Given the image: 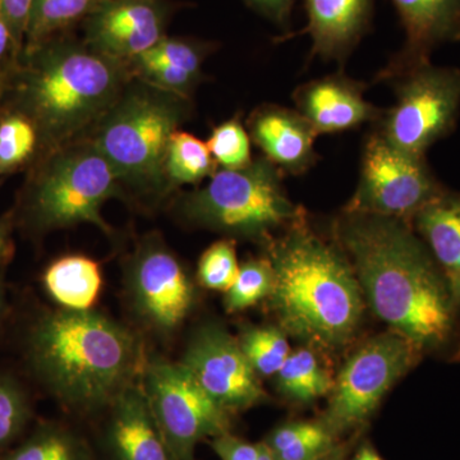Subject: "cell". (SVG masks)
<instances>
[{
  "mask_svg": "<svg viewBox=\"0 0 460 460\" xmlns=\"http://www.w3.org/2000/svg\"><path fill=\"white\" fill-rule=\"evenodd\" d=\"M365 304L419 349L438 350L456 332V305L443 272L411 224L348 213L335 224Z\"/></svg>",
  "mask_w": 460,
  "mask_h": 460,
  "instance_id": "6da1fadb",
  "label": "cell"
},
{
  "mask_svg": "<svg viewBox=\"0 0 460 460\" xmlns=\"http://www.w3.org/2000/svg\"><path fill=\"white\" fill-rule=\"evenodd\" d=\"M274 283L272 313L290 337L339 352L356 337L365 299L349 260L308 228L305 219L268 244Z\"/></svg>",
  "mask_w": 460,
  "mask_h": 460,
  "instance_id": "7a4b0ae2",
  "label": "cell"
},
{
  "mask_svg": "<svg viewBox=\"0 0 460 460\" xmlns=\"http://www.w3.org/2000/svg\"><path fill=\"white\" fill-rule=\"evenodd\" d=\"M26 358L39 383L71 410H104L142 372L137 338L93 311H53L30 329Z\"/></svg>",
  "mask_w": 460,
  "mask_h": 460,
  "instance_id": "3957f363",
  "label": "cell"
},
{
  "mask_svg": "<svg viewBox=\"0 0 460 460\" xmlns=\"http://www.w3.org/2000/svg\"><path fill=\"white\" fill-rule=\"evenodd\" d=\"M32 50L23 100L36 129L51 141L68 140L99 122L122 95L120 60L69 41H47Z\"/></svg>",
  "mask_w": 460,
  "mask_h": 460,
  "instance_id": "277c9868",
  "label": "cell"
},
{
  "mask_svg": "<svg viewBox=\"0 0 460 460\" xmlns=\"http://www.w3.org/2000/svg\"><path fill=\"white\" fill-rule=\"evenodd\" d=\"M186 219L202 228L259 241L268 246L274 233L305 219L288 198L283 174L265 156L241 169H222L181 202Z\"/></svg>",
  "mask_w": 460,
  "mask_h": 460,
  "instance_id": "5b68a950",
  "label": "cell"
},
{
  "mask_svg": "<svg viewBox=\"0 0 460 460\" xmlns=\"http://www.w3.org/2000/svg\"><path fill=\"white\" fill-rule=\"evenodd\" d=\"M162 89L136 87L120 95L102 115L93 145L119 181L141 190H162L168 183L166 151L183 119L181 96Z\"/></svg>",
  "mask_w": 460,
  "mask_h": 460,
  "instance_id": "8992f818",
  "label": "cell"
},
{
  "mask_svg": "<svg viewBox=\"0 0 460 460\" xmlns=\"http://www.w3.org/2000/svg\"><path fill=\"white\" fill-rule=\"evenodd\" d=\"M118 184L113 168L93 142L63 148L48 163L33 186L30 219L39 229L90 223L109 233L100 208L117 195Z\"/></svg>",
  "mask_w": 460,
  "mask_h": 460,
  "instance_id": "52a82bcc",
  "label": "cell"
},
{
  "mask_svg": "<svg viewBox=\"0 0 460 460\" xmlns=\"http://www.w3.org/2000/svg\"><path fill=\"white\" fill-rule=\"evenodd\" d=\"M394 81L395 104L384 111L377 132L413 155L426 156L456 128L460 111V69L429 62L402 68Z\"/></svg>",
  "mask_w": 460,
  "mask_h": 460,
  "instance_id": "ba28073f",
  "label": "cell"
},
{
  "mask_svg": "<svg viewBox=\"0 0 460 460\" xmlns=\"http://www.w3.org/2000/svg\"><path fill=\"white\" fill-rule=\"evenodd\" d=\"M422 350L398 332L363 343L344 363L321 422L335 435L363 425L393 385L419 362Z\"/></svg>",
  "mask_w": 460,
  "mask_h": 460,
  "instance_id": "9c48e42d",
  "label": "cell"
},
{
  "mask_svg": "<svg viewBox=\"0 0 460 460\" xmlns=\"http://www.w3.org/2000/svg\"><path fill=\"white\" fill-rule=\"evenodd\" d=\"M142 389L174 460H193L199 443L230 432L228 411L206 394L180 362L145 363Z\"/></svg>",
  "mask_w": 460,
  "mask_h": 460,
  "instance_id": "30bf717a",
  "label": "cell"
},
{
  "mask_svg": "<svg viewBox=\"0 0 460 460\" xmlns=\"http://www.w3.org/2000/svg\"><path fill=\"white\" fill-rule=\"evenodd\" d=\"M444 189L426 156L405 153L375 131L363 145L358 186L345 211L393 217L411 226L420 208Z\"/></svg>",
  "mask_w": 460,
  "mask_h": 460,
  "instance_id": "8fae6325",
  "label": "cell"
},
{
  "mask_svg": "<svg viewBox=\"0 0 460 460\" xmlns=\"http://www.w3.org/2000/svg\"><path fill=\"white\" fill-rule=\"evenodd\" d=\"M180 363L229 414L250 410L266 399L238 339L217 323H206L193 334Z\"/></svg>",
  "mask_w": 460,
  "mask_h": 460,
  "instance_id": "7c38bea8",
  "label": "cell"
},
{
  "mask_svg": "<svg viewBox=\"0 0 460 460\" xmlns=\"http://www.w3.org/2000/svg\"><path fill=\"white\" fill-rule=\"evenodd\" d=\"M133 304L142 319L162 332H171L189 316L195 289L177 257L150 241L136 253L129 272Z\"/></svg>",
  "mask_w": 460,
  "mask_h": 460,
  "instance_id": "4fadbf2b",
  "label": "cell"
},
{
  "mask_svg": "<svg viewBox=\"0 0 460 460\" xmlns=\"http://www.w3.org/2000/svg\"><path fill=\"white\" fill-rule=\"evenodd\" d=\"M163 0H102L86 18V45L111 59H135L165 38Z\"/></svg>",
  "mask_w": 460,
  "mask_h": 460,
  "instance_id": "5bb4252c",
  "label": "cell"
},
{
  "mask_svg": "<svg viewBox=\"0 0 460 460\" xmlns=\"http://www.w3.org/2000/svg\"><path fill=\"white\" fill-rule=\"evenodd\" d=\"M366 84L343 74L302 84L293 93L299 111L319 133H341L378 122L384 111L365 99Z\"/></svg>",
  "mask_w": 460,
  "mask_h": 460,
  "instance_id": "9a60e30c",
  "label": "cell"
},
{
  "mask_svg": "<svg viewBox=\"0 0 460 460\" xmlns=\"http://www.w3.org/2000/svg\"><path fill=\"white\" fill-rule=\"evenodd\" d=\"M251 137L281 172L299 175L316 164L314 140L319 133L299 113L280 107L263 105L248 120Z\"/></svg>",
  "mask_w": 460,
  "mask_h": 460,
  "instance_id": "2e32d148",
  "label": "cell"
},
{
  "mask_svg": "<svg viewBox=\"0 0 460 460\" xmlns=\"http://www.w3.org/2000/svg\"><path fill=\"white\" fill-rule=\"evenodd\" d=\"M104 444L111 460H174L140 386L129 385L109 405Z\"/></svg>",
  "mask_w": 460,
  "mask_h": 460,
  "instance_id": "e0dca14e",
  "label": "cell"
},
{
  "mask_svg": "<svg viewBox=\"0 0 460 460\" xmlns=\"http://www.w3.org/2000/svg\"><path fill=\"white\" fill-rule=\"evenodd\" d=\"M407 40L381 78L407 66L429 62L431 51L447 41L460 40V0H392Z\"/></svg>",
  "mask_w": 460,
  "mask_h": 460,
  "instance_id": "ac0fdd59",
  "label": "cell"
},
{
  "mask_svg": "<svg viewBox=\"0 0 460 460\" xmlns=\"http://www.w3.org/2000/svg\"><path fill=\"white\" fill-rule=\"evenodd\" d=\"M374 0H305L313 56L343 62L367 32Z\"/></svg>",
  "mask_w": 460,
  "mask_h": 460,
  "instance_id": "d6986e66",
  "label": "cell"
},
{
  "mask_svg": "<svg viewBox=\"0 0 460 460\" xmlns=\"http://www.w3.org/2000/svg\"><path fill=\"white\" fill-rule=\"evenodd\" d=\"M411 226L441 272L456 307L460 305V192L444 189L414 215Z\"/></svg>",
  "mask_w": 460,
  "mask_h": 460,
  "instance_id": "ffe728a7",
  "label": "cell"
},
{
  "mask_svg": "<svg viewBox=\"0 0 460 460\" xmlns=\"http://www.w3.org/2000/svg\"><path fill=\"white\" fill-rule=\"evenodd\" d=\"M44 284L51 298L65 310L90 311L102 290V270L89 257H62L45 272Z\"/></svg>",
  "mask_w": 460,
  "mask_h": 460,
  "instance_id": "44dd1931",
  "label": "cell"
},
{
  "mask_svg": "<svg viewBox=\"0 0 460 460\" xmlns=\"http://www.w3.org/2000/svg\"><path fill=\"white\" fill-rule=\"evenodd\" d=\"M275 376L281 394L302 404L330 394L335 381L316 353L307 347L290 352Z\"/></svg>",
  "mask_w": 460,
  "mask_h": 460,
  "instance_id": "7402d4cb",
  "label": "cell"
},
{
  "mask_svg": "<svg viewBox=\"0 0 460 460\" xmlns=\"http://www.w3.org/2000/svg\"><path fill=\"white\" fill-rule=\"evenodd\" d=\"M265 443L277 460H317L339 444L338 436L321 420L283 423L272 429Z\"/></svg>",
  "mask_w": 460,
  "mask_h": 460,
  "instance_id": "603a6c76",
  "label": "cell"
},
{
  "mask_svg": "<svg viewBox=\"0 0 460 460\" xmlns=\"http://www.w3.org/2000/svg\"><path fill=\"white\" fill-rule=\"evenodd\" d=\"M102 0H32L26 41L31 49L49 41L50 36L87 18Z\"/></svg>",
  "mask_w": 460,
  "mask_h": 460,
  "instance_id": "cb8c5ba5",
  "label": "cell"
},
{
  "mask_svg": "<svg viewBox=\"0 0 460 460\" xmlns=\"http://www.w3.org/2000/svg\"><path fill=\"white\" fill-rule=\"evenodd\" d=\"M217 164L208 145L190 133L175 131L168 144L166 180L174 184H193L210 178Z\"/></svg>",
  "mask_w": 460,
  "mask_h": 460,
  "instance_id": "d4e9b609",
  "label": "cell"
},
{
  "mask_svg": "<svg viewBox=\"0 0 460 460\" xmlns=\"http://www.w3.org/2000/svg\"><path fill=\"white\" fill-rule=\"evenodd\" d=\"M4 460H93V454L71 429L49 425L39 429Z\"/></svg>",
  "mask_w": 460,
  "mask_h": 460,
  "instance_id": "484cf974",
  "label": "cell"
},
{
  "mask_svg": "<svg viewBox=\"0 0 460 460\" xmlns=\"http://www.w3.org/2000/svg\"><path fill=\"white\" fill-rule=\"evenodd\" d=\"M238 343L257 376H275L292 352L286 332L272 326L244 328Z\"/></svg>",
  "mask_w": 460,
  "mask_h": 460,
  "instance_id": "4316f807",
  "label": "cell"
},
{
  "mask_svg": "<svg viewBox=\"0 0 460 460\" xmlns=\"http://www.w3.org/2000/svg\"><path fill=\"white\" fill-rule=\"evenodd\" d=\"M274 283L270 260H248L242 263L237 280L226 293L224 307L226 313L235 314L247 310L270 296Z\"/></svg>",
  "mask_w": 460,
  "mask_h": 460,
  "instance_id": "83f0119b",
  "label": "cell"
},
{
  "mask_svg": "<svg viewBox=\"0 0 460 460\" xmlns=\"http://www.w3.org/2000/svg\"><path fill=\"white\" fill-rule=\"evenodd\" d=\"M211 156L222 169H241L252 163L251 140L246 128L238 118L215 127L206 142Z\"/></svg>",
  "mask_w": 460,
  "mask_h": 460,
  "instance_id": "f1b7e54d",
  "label": "cell"
},
{
  "mask_svg": "<svg viewBox=\"0 0 460 460\" xmlns=\"http://www.w3.org/2000/svg\"><path fill=\"white\" fill-rule=\"evenodd\" d=\"M239 269L234 241L222 239L211 244L199 259L198 279L208 289L226 293L237 280Z\"/></svg>",
  "mask_w": 460,
  "mask_h": 460,
  "instance_id": "f546056e",
  "label": "cell"
},
{
  "mask_svg": "<svg viewBox=\"0 0 460 460\" xmlns=\"http://www.w3.org/2000/svg\"><path fill=\"white\" fill-rule=\"evenodd\" d=\"M38 129L22 115H12L0 123V174L16 168L31 155Z\"/></svg>",
  "mask_w": 460,
  "mask_h": 460,
  "instance_id": "4dcf8cb0",
  "label": "cell"
},
{
  "mask_svg": "<svg viewBox=\"0 0 460 460\" xmlns=\"http://www.w3.org/2000/svg\"><path fill=\"white\" fill-rule=\"evenodd\" d=\"M31 416L23 387L11 376H0V449L25 429Z\"/></svg>",
  "mask_w": 460,
  "mask_h": 460,
  "instance_id": "1f68e13d",
  "label": "cell"
},
{
  "mask_svg": "<svg viewBox=\"0 0 460 460\" xmlns=\"http://www.w3.org/2000/svg\"><path fill=\"white\" fill-rule=\"evenodd\" d=\"M206 51H208V48L204 44L183 40V39L166 38L165 36L151 49L145 51L137 58L169 66L199 78Z\"/></svg>",
  "mask_w": 460,
  "mask_h": 460,
  "instance_id": "d6a6232c",
  "label": "cell"
},
{
  "mask_svg": "<svg viewBox=\"0 0 460 460\" xmlns=\"http://www.w3.org/2000/svg\"><path fill=\"white\" fill-rule=\"evenodd\" d=\"M32 0H0V16L7 22L13 39L14 50L26 40Z\"/></svg>",
  "mask_w": 460,
  "mask_h": 460,
  "instance_id": "836d02e7",
  "label": "cell"
},
{
  "mask_svg": "<svg viewBox=\"0 0 460 460\" xmlns=\"http://www.w3.org/2000/svg\"><path fill=\"white\" fill-rule=\"evenodd\" d=\"M210 445L220 460H256L257 458L256 444L247 443L230 432L211 438Z\"/></svg>",
  "mask_w": 460,
  "mask_h": 460,
  "instance_id": "e575fe53",
  "label": "cell"
},
{
  "mask_svg": "<svg viewBox=\"0 0 460 460\" xmlns=\"http://www.w3.org/2000/svg\"><path fill=\"white\" fill-rule=\"evenodd\" d=\"M255 11L278 25H287L296 0H244Z\"/></svg>",
  "mask_w": 460,
  "mask_h": 460,
  "instance_id": "d590c367",
  "label": "cell"
},
{
  "mask_svg": "<svg viewBox=\"0 0 460 460\" xmlns=\"http://www.w3.org/2000/svg\"><path fill=\"white\" fill-rule=\"evenodd\" d=\"M11 48L14 49L11 30H9L7 22L0 16V59L5 56V53H7Z\"/></svg>",
  "mask_w": 460,
  "mask_h": 460,
  "instance_id": "8d00e7d4",
  "label": "cell"
},
{
  "mask_svg": "<svg viewBox=\"0 0 460 460\" xmlns=\"http://www.w3.org/2000/svg\"><path fill=\"white\" fill-rule=\"evenodd\" d=\"M352 460H384L371 444H363Z\"/></svg>",
  "mask_w": 460,
  "mask_h": 460,
  "instance_id": "74e56055",
  "label": "cell"
},
{
  "mask_svg": "<svg viewBox=\"0 0 460 460\" xmlns=\"http://www.w3.org/2000/svg\"><path fill=\"white\" fill-rule=\"evenodd\" d=\"M348 456V445L339 443L334 449L325 456L317 460H347Z\"/></svg>",
  "mask_w": 460,
  "mask_h": 460,
  "instance_id": "f35d334b",
  "label": "cell"
},
{
  "mask_svg": "<svg viewBox=\"0 0 460 460\" xmlns=\"http://www.w3.org/2000/svg\"><path fill=\"white\" fill-rule=\"evenodd\" d=\"M257 445V458L256 460H277L275 459L274 453L270 449L268 444L265 441H261V443Z\"/></svg>",
  "mask_w": 460,
  "mask_h": 460,
  "instance_id": "ab89813d",
  "label": "cell"
},
{
  "mask_svg": "<svg viewBox=\"0 0 460 460\" xmlns=\"http://www.w3.org/2000/svg\"><path fill=\"white\" fill-rule=\"evenodd\" d=\"M7 232H5L4 226L0 223V261H2L3 257L7 253Z\"/></svg>",
  "mask_w": 460,
  "mask_h": 460,
  "instance_id": "60d3db41",
  "label": "cell"
},
{
  "mask_svg": "<svg viewBox=\"0 0 460 460\" xmlns=\"http://www.w3.org/2000/svg\"><path fill=\"white\" fill-rule=\"evenodd\" d=\"M3 308V288L0 286V313H2Z\"/></svg>",
  "mask_w": 460,
  "mask_h": 460,
  "instance_id": "b9f144b4",
  "label": "cell"
}]
</instances>
